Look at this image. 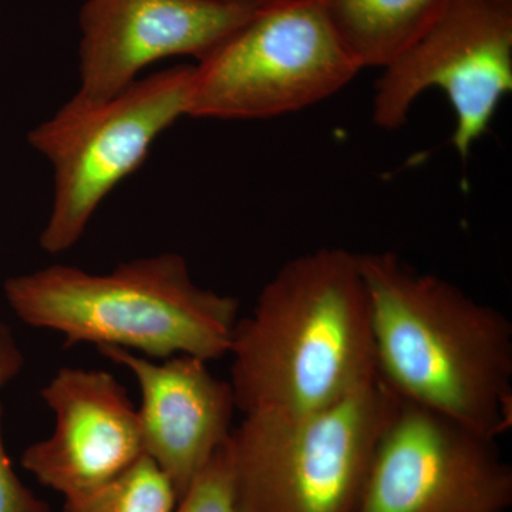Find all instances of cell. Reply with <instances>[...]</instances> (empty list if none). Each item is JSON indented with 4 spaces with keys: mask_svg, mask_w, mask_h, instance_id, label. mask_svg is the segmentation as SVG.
I'll list each match as a JSON object with an SVG mask.
<instances>
[{
    "mask_svg": "<svg viewBox=\"0 0 512 512\" xmlns=\"http://www.w3.org/2000/svg\"><path fill=\"white\" fill-rule=\"evenodd\" d=\"M177 503L170 478L144 454L109 483L64 500L63 512H174Z\"/></svg>",
    "mask_w": 512,
    "mask_h": 512,
    "instance_id": "4fadbf2b",
    "label": "cell"
},
{
    "mask_svg": "<svg viewBox=\"0 0 512 512\" xmlns=\"http://www.w3.org/2000/svg\"><path fill=\"white\" fill-rule=\"evenodd\" d=\"M497 440L402 402L357 512H508L512 468Z\"/></svg>",
    "mask_w": 512,
    "mask_h": 512,
    "instance_id": "ba28073f",
    "label": "cell"
},
{
    "mask_svg": "<svg viewBox=\"0 0 512 512\" xmlns=\"http://www.w3.org/2000/svg\"><path fill=\"white\" fill-rule=\"evenodd\" d=\"M326 15L363 69H383L439 16L446 0H322Z\"/></svg>",
    "mask_w": 512,
    "mask_h": 512,
    "instance_id": "7c38bea8",
    "label": "cell"
},
{
    "mask_svg": "<svg viewBox=\"0 0 512 512\" xmlns=\"http://www.w3.org/2000/svg\"><path fill=\"white\" fill-rule=\"evenodd\" d=\"M25 367V355L8 323L0 319V389L15 380Z\"/></svg>",
    "mask_w": 512,
    "mask_h": 512,
    "instance_id": "2e32d148",
    "label": "cell"
},
{
    "mask_svg": "<svg viewBox=\"0 0 512 512\" xmlns=\"http://www.w3.org/2000/svg\"><path fill=\"white\" fill-rule=\"evenodd\" d=\"M3 414L5 410L0 400V512H52L49 505L36 497L16 474L6 451Z\"/></svg>",
    "mask_w": 512,
    "mask_h": 512,
    "instance_id": "9a60e30c",
    "label": "cell"
},
{
    "mask_svg": "<svg viewBox=\"0 0 512 512\" xmlns=\"http://www.w3.org/2000/svg\"><path fill=\"white\" fill-rule=\"evenodd\" d=\"M231 384L244 416H299L377 376L369 296L355 252L286 262L232 336Z\"/></svg>",
    "mask_w": 512,
    "mask_h": 512,
    "instance_id": "7a4b0ae2",
    "label": "cell"
},
{
    "mask_svg": "<svg viewBox=\"0 0 512 512\" xmlns=\"http://www.w3.org/2000/svg\"><path fill=\"white\" fill-rule=\"evenodd\" d=\"M5 298L23 323L60 333L67 348L89 343L153 359L227 356L239 302L201 288L183 256L164 252L106 274L52 265L13 276Z\"/></svg>",
    "mask_w": 512,
    "mask_h": 512,
    "instance_id": "3957f363",
    "label": "cell"
},
{
    "mask_svg": "<svg viewBox=\"0 0 512 512\" xmlns=\"http://www.w3.org/2000/svg\"><path fill=\"white\" fill-rule=\"evenodd\" d=\"M214 2L232 3V5H248L255 6V8H261V6L278 2V0H214Z\"/></svg>",
    "mask_w": 512,
    "mask_h": 512,
    "instance_id": "e0dca14e",
    "label": "cell"
},
{
    "mask_svg": "<svg viewBox=\"0 0 512 512\" xmlns=\"http://www.w3.org/2000/svg\"><path fill=\"white\" fill-rule=\"evenodd\" d=\"M360 70L322 0H278L198 60L188 116L274 119L329 99Z\"/></svg>",
    "mask_w": 512,
    "mask_h": 512,
    "instance_id": "5b68a950",
    "label": "cell"
},
{
    "mask_svg": "<svg viewBox=\"0 0 512 512\" xmlns=\"http://www.w3.org/2000/svg\"><path fill=\"white\" fill-rule=\"evenodd\" d=\"M402 400L379 375L299 416H244L229 437L242 512H357Z\"/></svg>",
    "mask_w": 512,
    "mask_h": 512,
    "instance_id": "277c9868",
    "label": "cell"
},
{
    "mask_svg": "<svg viewBox=\"0 0 512 512\" xmlns=\"http://www.w3.org/2000/svg\"><path fill=\"white\" fill-rule=\"evenodd\" d=\"M377 375L403 403L498 437L512 426V323L390 251L357 254Z\"/></svg>",
    "mask_w": 512,
    "mask_h": 512,
    "instance_id": "6da1fadb",
    "label": "cell"
},
{
    "mask_svg": "<svg viewBox=\"0 0 512 512\" xmlns=\"http://www.w3.org/2000/svg\"><path fill=\"white\" fill-rule=\"evenodd\" d=\"M97 350L137 380L144 454L170 478L180 498L231 437L237 412L231 384L218 379L198 357L173 356L157 363L126 349Z\"/></svg>",
    "mask_w": 512,
    "mask_h": 512,
    "instance_id": "8fae6325",
    "label": "cell"
},
{
    "mask_svg": "<svg viewBox=\"0 0 512 512\" xmlns=\"http://www.w3.org/2000/svg\"><path fill=\"white\" fill-rule=\"evenodd\" d=\"M194 66L138 79L109 100H72L28 134L55 171V197L40 247L50 255L82 239L111 191L134 173L164 131L188 116Z\"/></svg>",
    "mask_w": 512,
    "mask_h": 512,
    "instance_id": "8992f818",
    "label": "cell"
},
{
    "mask_svg": "<svg viewBox=\"0 0 512 512\" xmlns=\"http://www.w3.org/2000/svg\"><path fill=\"white\" fill-rule=\"evenodd\" d=\"M40 396L55 430L26 448L20 463L64 500L109 483L144 456L137 407L110 372L62 367Z\"/></svg>",
    "mask_w": 512,
    "mask_h": 512,
    "instance_id": "30bf717a",
    "label": "cell"
},
{
    "mask_svg": "<svg viewBox=\"0 0 512 512\" xmlns=\"http://www.w3.org/2000/svg\"><path fill=\"white\" fill-rule=\"evenodd\" d=\"M382 70L373 123L397 130L421 94L439 89L456 116L451 144L466 160L512 92V0H446L426 32Z\"/></svg>",
    "mask_w": 512,
    "mask_h": 512,
    "instance_id": "52a82bcc",
    "label": "cell"
},
{
    "mask_svg": "<svg viewBox=\"0 0 512 512\" xmlns=\"http://www.w3.org/2000/svg\"><path fill=\"white\" fill-rule=\"evenodd\" d=\"M256 9L214 0H87L80 10L74 96L109 100L150 64L177 56L201 60Z\"/></svg>",
    "mask_w": 512,
    "mask_h": 512,
    "instance_id": "9c48e42d",
    "label": "cell"
},
{
    "mask_svg": "<svg viewBox=\"0 0 512 512\" xmlns=\"http://www.w3.org/2000/svg\"><path fill=\"white\" fill-rule=\"evenodd\" d=\"M174 512H242L229 439L192 478Z\"/></svg>",
    "mask_w": 512,
    "mask_h": 512,
    "instance_id": "5bb4252c",
    "label": "cell"
}]
</instances>
